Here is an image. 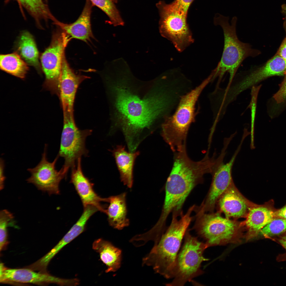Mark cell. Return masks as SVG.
Wrapping results in <instances>:
<instances>
[{"instance_id": "obj_10", "label": "cell", "mask_w": 286, "mask_h": 286, "mask_svg": "<svg viewBox=\"0 0 286 286\" xmlns=\"http://www.w3.org/2000/svg\"><path fill=\"white\" fill-rule=\"evenodd\" d=\"M242 144L240 143L237 148L229 162H223L225 154L221 152L217 158L212 174V184L207 196L199 206L198 209L204 212H212L218 199L233 182L232 169L235 159Z\"/></svg>"}, {"instance_id": "obj_11", "label": "cell", "mask_w": 286, "mask_h": 286, "mask_svg": "<svg viewBox=\"0 0 286 286\" xmlns=\"http://www.w3.org/2000/svg\"><path fill=\"white\" fill-rule=\"evenodd\" d=\"M47 147V145L45 144L41 160L38 164L34 168L27 169L31 176L26 181L28 183L34 185L38 189L47 192L49 195L59 194L60 183L66 177L67 173L62 167L59 171L56 169L58 155L52 162L48 160Z\"/></svg>"}, {"instance_id": "obj_14", "label": "cell", "mask_w": 286, "mask_h": 286, "mask_svg": "<svg viewBox=\"0 0 286 286\" xmlns=\"http://www.w3.org/2000/svg\"><path fill=\"white\" fill-rule=\"evenodd\" d=\"M89 77L76 74L63 55L58 92L63 112L74 113L75 98L81 83Z\"/></svg>"}, {"instance_id": "obj_18", "label": "cell", "mask_w": 286, "mask_h": 286, "mask_svg": "<svg viewBox=\"0 0 286 286\" xmlns=\"http://www.w3.org/2000/svg\"><path fill=\"white\" fill-rule=\"evenodd\" d=\"M92 5L89 0H86L81 14L73 23L65 24L56 20L54 23L59 26L70 39L75 38L87 42L94 38L91 23Z\"/></svg>"}, {"instance_id": "obj_9", "label": "cell", "mask_w": 286, "mask_h": 286, "mask_svg": "<svg viewBox=\"0 0 286 286\" xmlns=\"http://www.w3.org/2000/svg\"><path fill=\"white\" fill-rule=\"evenodd\" d=\"M63 113V127L58 155L64 159L62 167L68 172L69 168L75 164L78 158L87 155L88 151L86 148V139L91 135L92 131L79 129L75 124L74 113Z\"/></svg>"}, {"instance_id": "obj_1", "label": "cell", "mask_w": 286, "mask_h": 286, "mask_svg": "<svg viewBox=\"0 0 286 286\" xmlns=\"http://www.w3.org/2000/svg\"><path fill=\"white\" fill-rule=\"evenodd\" d=\"M129 72H117L103 82L112 126L120 128L128 145L133 146L139 144L144 132L161 127L175 111L184 91L168 74L145 82Z\"/></svg>"}, {"instance_id": "obj_32", "label": "cell", "mask_w": 286, "mask_h": 286, "mask_svg": "<svg viewBox=\"0 0 286 286\" xmlns=\"http://www.w3.org/2000/svg\"><path fill=\"white\" fill-rule=\"evenodd\" d=\"M273 98L278 104L286 101V76L280 85L279 90L274 95Z\"/></svg>"}, {"instance_id": "obj_35", "label": "cell", "mask_w": 286, "mask_h": 286, "mask_svg": "<svg viewBox=\"0 0 286 286\" xmlns=\"http://www.w3.org/2000/svg\"><path fill=\"white\" fill-rule=\"evenodd\" d=\"M277 54L283 59L286 63V37L280 45Z\"/></svg>"}, {"instance_id": "obj_19", "label": "cell", "mask_w": 286, "mask_h": 286, "mask_svg": "<svg viewBox=\"0 0 286 286\" xmlns=\"http://www.w3.org/2000/svg\"><path fill=\"white\" fill-rule=\"evenodd\" d=\"M126 196V193L124 192L107 198L109 204L105 213L108 222L110 226L118 230H122L129 224L127 217Z\"/></svg>"}, {"instance_id": "obj_23", "label": "cell", "mask_w": 286, "mask_h": 286, "mask_svg": "<svg viewBox=\"0 0 286 286\" xmlns=\"http://www.w3.org/2000/svg\"><path fill=\"white\" fill-rule=\"evenodd\" d=\"M17 52L28 65L41 69L39 52L34 38L29 32H23L16 44Z\"/></svg>"}, {"instance_id": "obj_17", "label": "cell", "mask_w": 286, "mask_h": 286, "mask_svg": "<svg viewBox=\"0 0 286 286\" xmlns=\"http://www.w3.org/2000/svg\"><path fill=\"white\" fill-rule=\"evenodd\" d=\"M254 204L239 192L233 182L218 199L220 209L228 218L246 217Z\"/></svg>"}, {"instance_id": "obj_13", "label": "cell", "mask_w": 286, "mask_h": 286, "mask_svg": "<svg viewBox=\"0 0 286 286\" xmlns=\"http://www.w3.org/2000/svg\"><path fill=\"white\" fill-rule=\"evenodd\" d=\"M0 282L2 283H19L40 285L54 283L66 286L76 285L78 283L77 279H63L47 273L36 272L26 267L8 268L2 263L0 264Z\"/></svg>"}, {"instance_id": "obj_36", "label": "cell", "mask_w": 286, "mask_h": 286, "mask_svg": "<svg viewBox=\"0 0 286 286\" xmlns=\"http://www.w3.org/2000/svg\"><path fill=\"white\" fill-rule=\"evenodd\" d=\"M276 216L277 217L286 219V204L281 208L278 209L276 212Z\"/></svg>"}, {"instance_id": "obj_25", "label": "cell", "mask_w": 286, "mask_h": 286, "mask_svg": "<svg viewBox=\"0 0 286 286\" xmlns=\"http://www.w3.org/2000/svg\"><path fill=\"white\" fill-rule=\"evenodd\" d=\"M0 67L2 70L21 78L29 70L28 64L17 52L0 55Z\"/></svg>"}, {"instance_id": "obj_21", "label": "cell", "mask_w": 286, "mask_h": 286, "mask_svg": "<svg viewBox=\"0 0 286 286\" xmlns=\"http://www.w3.org/2000/svg\"><path fill=\"white\" fill-rule=\"evenodd\" d=\"M247 76L255 85L266 78L275 75H285L286 63L283 59L277 54L263 65L252 67L245 71Z\"/></svg>"}, {"instance_id": "obj_27", "label": "cell", "mask_w": 286, "mask_h": 286, "mask_svg": "<svg viewBox=\"0 0 286 286\" xmlns=\"http://www.w3.org/2000/svg\"><path fill=\"white\" fill-rule=\"evenodd\" d=\"M93 5L103 11L109 19V23L114 26H123L124 22L117 8L112 0H89Z\"/></svg>"}, {"instance_id": "obj_26", "label": "cell", "mask_w": 286, "mask_h": 286, "mask_svg": "<svg viewBox=\"0 0 286 286\" xmlns=\"http://www.w3.org/2000/svg\"><path fill=\"white\" fill-rule=\"evenodd\" d=\"M18 1L38 22L40 19H50L53 21L55 19L42 0Z\"/></svg>"}, {"instance_id": "obj_31", "label": "cell", "mask_w": 286, "mask_h": 286, "mask_svg": "<svg viewBox=\"0 0 286 286\" xmlns=\"http://www.w3.org/2000/svg\"><path fill=\"white\" fill-rule=\"evenodd\" d=\"M271 239L279 244L285 250L283 254H279L276 258L278 262L286 261V231L276 236L271 238Z\"/></svg>"}, {"instance_id": "obj_37", "label": "cell", "mask_w": 286, "mask_h": 286, "mask_svg": "<svg viewBox=\"0 0 286 286\" xmlns=\"http://www.w3.org/2000/svg\"><path fill=\"white\" fill-rule=\"evenodd\" d=\"M282 13L285 16L286 19V4H284L281 6Z\"/></svg>"}, {"instance_id": "obj_33", "label": "cell", "mask_w": 286, "mask_h": 286, "mask_svg": "<svg viewBox=\"0 0 286 286\" xmlns=\"http://www.w3.org/2000/svg\"><path fill=\"white\" fill-rule=\"evenodd\" d=\"M194 0H175L174 1L185 13L187 14L188 9Z\"/></svg>"}, {"instance_id": "obj_3", "label": "cell", "mask_w": 286, "mask_h": 286, "mask_svg": "<svg viewBox=\"0 0 286 286\" xmlns=\"http://www.w3.org/2000/svg\"><path fill=\"white\" fill-rule=\"evenodd\" d=\"M211 81V78L208 76L183 95L175 111L162 125V136L173 151H179L186 146L189 128L195 122L196 116L199 112V110H196L197 102Z\"/></svg>"}, {"instance_id": "obj_4", "label": "cell", "mask_w": 286, "mask_h": 286, "mask_svg": "<svg viewBox=\"0 0 286 286\" xmlns=\"http://www.w3.org/2000/svg\"><path fill=\"white\" fill-rule=\"evenodd\" d=\"M228 17L218 14L214 18V23L220 25L223 32L224 44L220 61L216 67L212 71V81L217 77L218 79L216 84L219 85L223 75L226 73L230 75L229 83L232 80L236 74L240 64L248 57H254L258 51L252 48L249 43L243 42L238 38L236 33L237 18H233L231 24L229 22Z\"/></svg>"}, {"instance_id": "obj_16", "label": "cell", "mask_w": 286, "mask_h": 286, "mask_svg": "<svg viewBox=\"0 0 286 286\" xmlns=\"http://www.w3.org/2000/svg\"><path fill=\"white\" fill-rule=\"evenodd\" d=\"M70 182L74 185L84 207L88 205L93 206L99 211L105 213V209L101 202H107V198L99 196L93 188V184L84 174L81 165V157L77 161V164L72 168Z\"/></svg>"}, {"instance_id": "obj_2", "label": "cell", "mask_w": 286, "mask_h": 286, "mask_svg": "<svg viewBox=\"0 0 286 286\" xmlns=\"http://www.w3.org/2000/svg\"><path fill=\"white\" fill-rule=\"evenodd\" d=\"M195 205L185 214L173 212L170 225L150 253L142 260V265L152 266L157 273L167 279L173 278L177 253L182 240L194 217Z\"/></svg>"}, {"instance_id": "obj_5", "label": "cell", "mask_w": 286, "mask_h": 286, "mask_svg": "<svg viewBox=\"0 0 286 286\" xmlns=\"http://www.w3.org/2000/svg\"><path fill=\"white\" fill-rule=\"evenodd\" d=\"M195 212V221L193 229L205 240L208 247L242 242L244 227L243 222L224 218L218 213Z\"/></svg>"}, {"instance_id": "obj_29", "label": "cell", "mask_w": 286, "mask_h": 286, "mask_svg": "<svg viewBox=\"0 0 286 286\" xmlns=\"http://www.w3.org/2000/svg\"><path fill=\"white\" fill-rule=\"evenodd\" d=\"M14 216L11 212L4 209L0 212V250H2L7 244V227L15 224Z\"/></svg>"}, {"instance_id": "obj_38", "label": "cell", "mask_w": 286, "mask_h": 286, "mask_svg": "<svg viewBox=\"0 0 286 286\" xmlns=\"http://www.w3.org/2000/svg\"><path fill=\"white\" fill-rule=\"evenodd\" d=\"M285 29H286V19L285 22Z\"/></svg>"}, {"instance_id": "obj_7", "label": "cell", "mask_w": 286, "mask_h": 286, "mask_svg": "<svg viewBox=\"0 0 286 286\" xmlns=\"http://www.w3.org/2000/svg\"><path fill=\"white\" fill-rule=\"evenodd\" d=\"M160 15L161 35L171 41L177 50L183 51L194 39L187 22V14L174 1L167 4L160 1L156 4Z\"/></svg>"}, {"instance_id": "obj_34", "label": "cell", "mask_w": 286, "mask_h": 286, "mask_svg": "<svg viewBox=\"0 0 286 286\" xmlns=\"http://www.w3.org/2000/svg\"><path fill=\"white\" fill-rule=\"evenodd\" d=\"M0 189L2 190L4 186V182L5 177L4 175V161L3 159L1 158L0 159Z\"/></svg>"}, {"instance_id": "obj_12", "label": "cell", "mask_w": 286, "mask_h": 286, "mask_svg": "<svg viewBox=\"0 0 286 286\" xmlns=\"http://www.w3.org/2000/svg\"><path fill=\"white\" fill-rule=\"evenodd\" d=\"M70 39L62 31L56 32L53 34L50 45L41 57L46 81L57 91L65 49Z\"/></svg>"}, {"instance_id": "obj_30", "label": "cell", "mask_w": 286, "mask_h": 286, "mask_svg": "<svg viewBox=\"0 0 286 286\" xmlns=\"http://www.w3.org/2000/svg\"><path fill=\"white\" fill-rule=\"evenodd\" d=\"M261 85L253 86L251 88V99L247 108L250 109L251 112V123L250 132L251 138H254V121L256 108L257 102L258 92Z\"/></svg>"}, {"instance_id": "obj_28", "label": "cell", "mask_w": 286, "mask_h": 286, "mask_svg": "<svg viewBox=\"0 0 286 286\" xmlns=\"http://www.w3.org/2000/svg\"><path fill=\"white\" fill-rule=\"evenodd\" d=\"M286 231V219L274 218L261 230L259 234L264 238L270 239Z\"/></svg>"}, {"instance_id": "obj_6", "label": "cell", "mask_w": 286, "mask_h": 286, "mask_svg": "<svg viewBox=\"0 0 286 286\" xmlns=\"http://www.w3.org/2000/svg\"><path fill=\"white\" fill-rule=\"evenodd\" d=\"M199 184L197 176L190 168L183 166L173 168L166 184L164 200L157 224L165 226L171 212L182 211L186 198Z\"/></svg>"}, {"instance_id": "obj_20", "label": "cell", "mask_w": 286, "mask_h": 286, "mask_svg": "<svg viewBox=\"0 0 286 286\" xmlns=\"http://www.w3.org/2000/svg\"><path fill=\"white\" fill-rule=\"evenodd\" d=\"M119 171L120 179L123 184L132 188L133 185V168L135 159L140 152L129 153L124 146L118 145L111 151Z\"/></svg>"}, {"instance_id": "obj_22", "label": "cell", "mask_w": 286, "mask_h": 286, "mask_svg": "<svg viewBox=\"0 0 286 286\" xmlns=\"http://www.w3.org/2000/svg\"><path fill=\"white\" fill-rule=\"evenodd\" d=\"M92 248L99 254L101 260L107 266L106 272H114L119 268L121 259L120 249L101 238L93 242Z\"/></svg>"}, {"instance_id": "obj_8", "label": "cell", "mask_w": 286, "mask_h": 286, "mask_svg": "<svg viewBox=\"0 0 286 286\" xmlns=\"http://www.w3.org/2000/svg\"><path fill=\"white\" fill-rule=\"evenodd\" d=\"M187 229L185 240L180 252L177 255L172 281L168 286H183L187 282L203 273L200 268L202 262L208 259L203 253L208 247L205 243L199 241L192 236Z\"/></svg>"}, {"instance_id": "obj_24", "label": "cell", "mask_w": 286, "mask_h": 286, "mask_svg": "<svg viewBox=\"0 0 286 286\" xmlns=\"http://www.w3.org/2000/svg\"><path fill=\"white\" fill-rule=\"evenodd\" d=\"M93 214L91 209L88 208L84 209L76 222L59 242L45 255L46 259L48 261H51L64 247L82 233L85 229L87 221Z\"/></svg>"}, {"instance_id": "obj_15", "label": "cell", "mask_w": 286, "mask_h": 286, "mask_svg": "<svg viewBox=\"0 0 286 286\" xmlns=\"http://www.w3.org/2000/svg\"><path fill=\"white\" fill-rule=\"evenodd\" d=\"M278 209L274 207L273 199L262 205L254 204L249 209L246 220L243 222L247 230L244 236L246 241L257 236L264 227L277 218L276 213Z\"/></svg>"}]
</instances>
